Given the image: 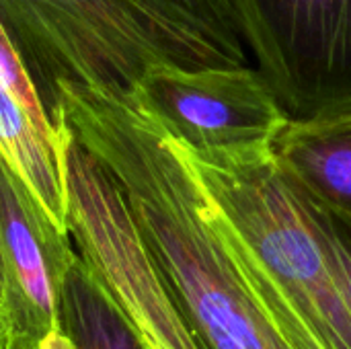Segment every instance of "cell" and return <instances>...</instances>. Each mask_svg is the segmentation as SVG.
I'll use <instances>...</instances> for the list:
<instances>
[{
  "label": "cell",
  "mask_w": 351,
  "mask_h": 349,
  "mask_svg": "<svg viewBox=\"0 0 351 349\" xmlns=\"http://www.w3.org/2000/svg\"><path fill=\"white\" fill-rule=\"evenodd\" d=\"M53 121L119 185L199 348L325 349L136 88L60 84Z\"/></svg>",
  "instance_id": "6da1fadb"
},
{
  "label": "cell",
  "mask_w": 351,
  "mask_h": 349,
  "mask_svg": "<svg viewBox=\"0 0 351 349\" xmlns=\"http://www.w3.org/2000/svg\"><path fill=\"white\" fill-rule=\"evenodd\" d=\"M189 156L325 349H351V311L331 257L308 202L282 173L274 148L210 158L189 152Z\"/></svg>",
  "instance_id": "7a4b0ae2"
},
{
  "label": "cell",
  "mask_w": 351,
  "mask_h": 349,
  "mask_svg": "<svg viewBox=\"0 0 351 349\" xmlns=\"http://www.w3.org/2000/svg\"><path fill=\"white\" fill-rule=\"evenodd\" d=\"M0 23L49 117L60 84L134 91L150 68L183 66L132 0H0Z\"/></svg>",
  "instance_id": "3957f363"
},
{
  "label": "cell",
  "mask_w": 351,
  "mask_h": 349,
  "mask_svg": "<svg viewBox=\"0 0 351 349\" xmlns=\"http://www.w3.org/2000/svg\"><path fill=\"white\" fill-rule=\"evenodd\" d=\"M66 226L80 259L146 349H202L173 302L119 185L72 136L66 150Z\"/></svg>",
  "instance_id": "277c9868"
},
{
  "label": "cell",
  "mask_w": 351,
  "mask_h": 349,
  "mask_svg": "<svg viewBox=\"0 0 351 349\" xmlns=\"http://www.w3.org/2000/svg\"><path fill=\"white\" fill-rule=\"evenodd\" d=\"M251 66L290 119L351 103V0H228Z\"/></svg>",
  "instance_id": "5b68a950"
},
{
  "label": "cell",
  "mask_w": 351,
  "mask_h": 349,
  "mask_svg": "<svg viewBox=\"0 0 351 349\" xmlns=\"http://www.w3.org/2000/svg\"><path fill=\"white\" fill-rule=\"evenodd\" d=\"M136 93L160 125L197 158L274 148L290 123V115L251 64H158L146 72Z\"/></svg>",
  "instance_id": "8992f818"
},
{
  "label": "cell",
  "mask_w": 351,
  "mask_h": 349,
  "mask_svg": "<svg viewBox=\"0 0 351 349\" xmlns=\"http://www.w3.org/2000/svg\"><path fill=\"white\" fill-rule=\"evenodd\" d=\"M0 255L10 339L43 344L62 335L60 296L78 253L25 181L0 154Z\"/></svg>",
  "instance_id": "52a82bcc"
},
{
  "label": "cell",
  "mask_w": 351,
  "mask_h": 349,
  "mask_svg": "<svg viewBox=\"0 0 351 349\" xmlns=\"http://www.w3.org/2000/svg\"><path fill=\"white\" fill-rule=\"evenodd\" d=\"M68 142V130L51 121L25 62L0 23V154L66 232Z\"/></svg>",
  "instance_id": "ba28073f"
},
{
  "label": "cell",
  "mask_w": 351,
  "mask_h": 349,
  "mask_svg": "<svg viewBox=\"0 0 351 349\" xmlns=\"http://www.w3.org/2000/svg\"><path fill=\"white\" fill-rule=\"evenodd\" d=\"M274 156L302 195L351 224V103L290 119Z\"/></svg>",
  "instance_id": "9c48e42d"
},
{
  "label": "cell",
  "mask_w": 351,
  "mask_h": 349,
  "mask_svg": "<svg viewBox=\"0 0 351 349\" xmlns=\"http://www.w3.org/2000/svg\"><path fill=\"white\" fill-rule=\"evenodd\" d=\"M169 39L185 68H239L251 60L228 0H132Z\"/></svg>",
  "instance_id": "30bf717a"
},
{
  "label": "cell",
  "mask_w": 351,
  "mask_h": 349,
  "mask_svg": "<svg viewBox=\"0 0 351 349\" xmlns=\"http://www.w3.org/2000/svg\"><path fill=\"white\" fill-rule=\"evenodd\" d=\"M60 329L72 349H146L80 255L72 263L62 288Z\"/></svg>",
  "instance_id": "8fae6325"
},
{
  "label": "cell",
  "mask_w": 351,
  "mask_h": 349,
  "mask_svg": "<svg viewBox=\"0 0 351 349\" xmlns=\"http://www.w3.org/2000/svg\"><path fill=\"white\" fill-rule=\"evenodd\" d=\"M304 200L308 202L313 220H315L319 234L323 237V243L331 257L339 290L346 298L348 309L351 311V224L341 220L339 216L331 214L329 210L321 208L319 204L311 202L306 195H304Z\"/></svg>",
  "instance_id": "7c38bea8"
},
{
  "label": "cell",
  "mask_w": 351,
  "mask_h": 349,
  "mask_svg": "<svg viewBox=\"0 0 351 349\" xmlns=\"http://www.w3.org/2000/svg\"><path fill=\"white\" fill-rule=\"evenodd\" d=\"M4 349H70V341L62 333V335H58L53 339L43 341V344H33V341H27V339H10V341H6Z\"/></svg>",
  "instance_id": "4fadbf2b"
},
{
  "label": "cell",
  "mask_w": 351,
  "mask_h": 349,
  "mask_svg": "<svg viewBox=\"0 0 351 349\" xmlns=\"http://www.w3.org/2000/svg\"><path fill=\"white\" fill-rule=\"evenodd\" d=\"M8 335H10V327H8V313H6V274L0 255V349H4Z\"/></svg>",
  "instance_id": "5bb4252c"
},
{
  "label": "cell",
  "mask_w": 351,
  "mask_h": 349,
  "mask_svg": "<svg viewBox=\"0 0 351 349\" xmlns=\"http://www.w3.org/2000/svg\"><path fill=\"white\" fill-rule=\"evenodd\" d=\"M70 349H72V344H70Z\"/></svg>",
  "instance_id": "9a60e30c"
}]
</instances>
